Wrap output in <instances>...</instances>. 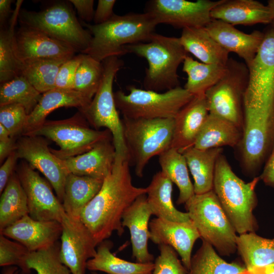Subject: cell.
<instances>
[{"label":"cell","instance_id":"43","mask_svg":"<svg viewBox=\"0 0 274 274\" xmlns=\"http://www.w3.org/2000/svg\"><path fill=\"white\" fill-rule=\"evenodd\" d=\"M27 117L25 109L21 105L13 104L0 106V124L9 131L12 137L22 135Z\"/></svg>","mask_w":274,"mask_h":274},{"label":"cell","instance_id":"37","mask_svg":"<svg viewBox=\"0 0 274 274\" xmlns=\"http://www.w3.org/2000/svg\"><path fill=\"white\" fill-rule=\"evenodd\" d=\"M247 269L237 263H229L222 259L208 242L202 243L192 256L187 274H238Z\"/></svg>","mask_w":274,"mask_h":274},{"label":"cell","instance_id":"27","mask_svg":"<svg viewBox=\"0 0 274 274\" xmlns=\"http://www.w3.org/2000/svg\"><path fill=\"white\" fill-rule=\"evenodd\" d=\"M147 188V200L152 215L157 218L183 222L190 220L187 212L178 210L172 201L173 183L161 172L153 177Z\"/></svg>","mask_w":274,"mask_h":274},{"label":"cell","instance_id":"16","mask_svg":"<svg viewBox=\"0 0 274 274\" xmlns=\"http://www.w3.org/2000/svg\"><path fill=\"white\" fill-rule=\"evenodd\" d=\"M61 223L60 259L72 274H85L87 262L96 255L97 245L80 219L65 213Z\"/></svg>","mask_w":274,"mask_h":274},{"label":"cell","instance_id":"24","mask_svg":"<svg viewBox=\"0 0 274 274\" xmlns=\"http://www.w3.org/2000/svg\"><path fill=\"white\" fill-rule=\"evenodd\" d=\"M211 17L233 26L272 22L268 6L255 0H223L212 9Z\"/></svg>","mask_w":274,"mask_h":274},{"label":"cell","instance_id":"41","mask_svg":"<svg viewBox=\"0 0 274 274\" xmlns=\"http://www.w3.org/2000/svg\"><path fill=\"white\" fill-rule=\"evenodd\" d=\"M60 243L56 242L45 249L31 252L26 259L27 268L38 274H70V269L60 257Z\"/></svg>","mask_w":274,"mask_h":274},{"label":"cell","instance_id":"48","mask_svg":"<svg viewBox=\"0 0 274 274\" xmlns=\"http://www.w3.org/2000/svg\"><path fill=\"white\" fill-rule=\"evenodd\" d=\"M77 11L80 18L84 21L90 22L93 20L94 13L93 0H70Z\"/></svg>","mask_w":274,"mask_h":274},{"label":"cell","instance_id":"8","mask_svg":"<svg viewBox=\"0 0 274 274\" xmlns=\"http://www.w3.org/2000/svg\"><path fill=\"white\" fill-rule=\"evenodd\" d=\"M127 90L128 94L122 90L114 92V98L123 117L131 119L175 118L194 96L180 86L162 93L132 85Z\"/></svg>","mask_w":274,"mask_h":274},{"label":"cell","instance_id":"28","mask_svg":"<svg viewBox=\"0 0 274 274\" xmlns=\"http://www.w3.org/2000/svg\"><path fill=\"white\" fill-rule=\"evenodd\" d=\"M241 128L232 122L209 113L194 143V147L207 150L222 146L234 147L242 140Z\"/></svg>","mask_w":274,"mask_h":274},{"label":"cell","instance_id":"35","mask_svg":"<svg viewBox=\"0 0 274 274\" xmlns=\"http://www.w3.org/2000/svg\"><path fill=\"white\" fill-rule=\"evenodd\" d=\"M183 71L187 75L184 88L193 96L204 94L224 75L226 65L208 64L198 62L187 55Z\"/></svg>","mask_w":274,"mask_h":274},{"label":"cell","instance_id":"25","mask_svg":"<svg viewBox=\"0 0 274 274\" xmlns=\"http://www.w3.org/2000/svg\"><path fill=\"white\" fill-rule=\"evenodd\" d=\"M91 100L75 90L54 88L42 94L32 111L28 115L23 135L41 126L47 116L61 107H76L79 110L87 107Z\"/></svg>","mask_w":274,"mask_h":274},{"label":"cell","instance_id":"7","mask_svg":"<svg viewBox=\"0 0 274 274\" xmlns=\"http://www.w3.org/2000/svg\"><path fill=\"white\" fill-rule=\"evenodd\" d=\"M103 75L99 88L89 105L79 110L87 121L96 129L105 127L112 137L116 157L127 159L122 123L116 106L113 84L123 61L117 56L107 58L102 61Z\"/></svg>","mask_w":274,"mask_h":274},{"label":"cell","instance_id":"34","mask_svg":"<svg viewBox=\"0 0 274 274\" xmlns=\"http://www.w3.org/2000/svg\"><path fill=\"white\" fill-rule=\"evenodd\" d=\"M158 156L161 171L179 190L177 204H185L195 193L184 156L171 147Z\"/></svg>","mask_w":274,"mask_h":274},{"label":"cell","instance_id":"5","mask_svg":"<svg viewBox=\"0 0 274 274\" xmlns=\"http://www.w3.org/2000/svg\"><path fill=\"white\" fill-rule=\"evenodd\" d=\"M129 165L134 166L135 175L141 178L153 157L171 148L175 121L171 119H121Z\"/></svg>","mask_w":274,"mask_h":274},{"label":"cell","instance_id":"50","mask_svg":"<svg viewBox=\"0 0 274 274\" xmlns=\"http://www.w3.org/2000/svg\"><path fill=\"white\" fill-rule=\"evenodd\" d=\"M260 178L267 185L274 187V149L268 159Z\"/></svg>","mask_w":274,"mask_h":274},{"label":"cell","instance_id":"19","mask_svg":"<svg viewBox=\"0 0 274 274\" xmlns=\"http://www.w3.org/2000/svg\"><path fill=\"white\" fill-rule=\"evenodd\" d=\"M62 229L60 222L37 220L28 214L0 231V234L34 252L49 247L58 241Z\"/></svg>","mask_w":274,"mask_h":274},{"label":"cell","instance_id":"13","mask_svg":"<svg viewBox=\"0 0 274 274\" xmlns=\"http://www.w3.org/2000/svg\"><path fill=\"white\" fill-rule=\"evenodd\" d=\"M242 142L243 163L249 169L260 165L274 138V110L244 109Z\"/></svg>","mask_w":274,"mask_h":274},{"label":"cell","instance_id":"20","mask_svg":"<svg viewBox=\"0 0 274 274\" xmlns=\"http://www.w3.org/2000/svg\"><path fill=\"white\" fill-rule=\"evenodd\" d=\"M204 27L228 53L233 52L243 59L248 67L256 57L264 36L259 30L245 33L233 25L217 19H212Z\"/></svg>","mask_w":274,"mask_h":274},{"label":"cell","instance_id":"52","mask_svg":"<svg viewBox=\"0 0 274 274\" xmlns=\"http://www.w3.org/2000/svg\"><path fill=\"white\" fill-rule=\"evenodd\" d=\"M2 274H20L21 269L16 266H5Z\"/></svg>","mask_w":274,"mask_h":274},{"label":"cell","instance_id":"45","mask_svg":"<svg viewBox=\"0 0 274 274\" xmlns=\"http://www.w3.org/2000/svg\"><path fill=\"white\" fill-rule=\"evenodd\" d=\"M83 55V53H81L75 55L61 65L56 77L55 88L74 90L76 71L82 60Z\"/></svg>","mask_w":274,"mask_h":274},{"label":"cell","instance_id":"1","mask_svg":"<svg viewBox=\"0 0 274 274\" xmlns=\"http://www.w3.org/2000/svg\"><path fill=\"white\" fill-rule=\"evenodd\" d=\"M127 159L115 158L111 172L102 186L81 213L80 220L88 229L97 245L108 238L114 231L121 236L124 231L122 216L126 210L147 188L132 183Z\"/></svg>","mask_w":274,"mask_h":274},{"label":"cell","instance_id":"53","mask_svg":"<svg viewBox=\"0 0 274 274\" xmlns=\"http://www.w3.org/2000/svg\"><path fill=\"white\" fill-rule=\"evenodd\" d=\"M11 136L9 131L2 124H0V139H4Z\"/></svg>","mask_w":274,"mask_h":274},{"label":"cell","instance_id":"17","mask_svg":"<svg viewBox=\"0 0 274 274\" xmlns=\"http://www.w3.org/2000/svg\"><path fill=\"white\" fill-rule=\"evenodd\" d=\"M15 50L22 63L48 58L70 59L76 50L68 44L36 29L20 26L15 33Z\"/></svg>","mask_w":274,"mask_h":274},{"label":"cell","instance_id":"54","mask_svg":"<svg viewBox=\"0 0 274 274\" xmlns=\"http://www.w3.org/2000/svg\"><path fill=\"white\" fill-rule=\"evenodd\" d=\"M267 6L269 8L272 15L271 24L274 26V0L268 1Z\"/></svg>","mask_w":274,"mask_h":274},{"label":"cell","instance_id":"36","mask_svg":"<svg viewBox=\"0 0 274 274\" xmlns=\"http://www.w3.org/2000/svg\"><path fill=\"white\" fill-rule=\"evenodd\" d=\"M28 214L27 196L16 173H14L1 193L0 231Z\"/></svg>","mask_w":274,"mask_h":274},{"label":"cell","instance_id":"42","mask_svg":"<svg viewBox=\"0 0 274 274\" xmlns=\"http://www.w3.org/2000/svg\"><path fill=\"white\" fill-rule=\"evenodd\" d=\"M31 252L23 245L0 234V266H18L21 271L30 274L26 259Z\"/></svg>","mask_w":274,"mask_h":274},{"label":"cell","instance_id":"15","mask_svg":"<svg viewBox=\"0 0 274 274\" xmlns=\"http://www.w3.org/2000/svg\"><path fill=\"white\" fill-rule=\"evenodd\" d=\"M16 152L18 158L44 175L62 203L65 180L70 173L61 159L51 152L47 140L41 136L22 135L17 141Z\"/></svg>","mask_w":274,"mask_h":274},{"label":"cell","instance_id":"23","mask_svg":"<svg viewBox=\"0 0 274 274\" xmlns=\"http://www.w3.org/2000/svg\"><path fill=\"white\" fill-rule=\"evenodd\" d=\"M209 111L204 94L194 96L174 118L171 147L182 153L194 146Z\"/></svg>","mask_w":274,"mask_h":274},{"label":"cell","instance_id":"2","mask_svg":"<svg viewBox=\"0 0 274 274\" xmlns=\"http://www.w3.org/2000/svg\"><path fill=\"white\" fill-rule=\"evenodd\" d=\"M82 24L92 35L89 46L82 53L99 62L125 55L127 45L149 41L157 25L153 16L146 12L114 14L101 24Z\"/></svg>","mask_w":274,"mask_h":274},{"label":"cell","instance_id":"30","mask_svg":"<svg viewBox=\"0 0 274 274\" xmlns=\"http://www.w3.org/2000/svg\"><path fill=\"white\" fill-rule=\"evenodd\" d=\"M222 151V148L200 150L192 147L182 153L194 180L195 194L213 189L216 164Z\"/></svg>","mask_w":274,"mask_h":274},{"label":"cell","instance_id":"29","mask_svg":"<svg viewBox=\"0 0 274 274\" xmlns=\"http://www.w3.org/2000/svg\"><path fill=\"white\" fill-rule=\"evenodd\" d=\"M104 180L68 174L65 182L62 204L65 213L80 219L81 212L100 190Z\"/></svg>","mask_w":274,"mask_h":274},{"label":"cell","instance_id":"46","mask_svg":"<svg viewBox=\"0 0 274 274\" xmlns=\"http://www.w3.org/2000/svg\"><path fill=\"white\" fill-rule=\"evenodd\" d=\"M116 3L115 0H99L94 13V24H102L108 21L115 14L113 8Z\"/></svg>","mask_w":274,"mask_h":274},{"label":"cell","instance_id":"10","mask_svg":"<svg viewBox=\"0 0 274 274\" xmlns=\"http://www.w3.org/2000/svg\"><path fill=\"white\" fill-rule=\"evenodd\" d=\"M110 134L107 129L100 131L90 128L79 111L68 119L46 120L39 127L23 135L45 136L54 142L59 149H51V151L63 160L88 151L99 142L110 138Z\"/></svg>","mask_w":274,"mask_h":274},{"label":"cell","instance_id":"38","mask_svg":"<svg viewBox=\"0 0 274 274\" xmlns=\"http://www.w3.org/2000/svg\"><path fill=\"white\" fill-rule=\"evenodd\" d=\"M68 59L48 58L26 61L22 62L21 75L37 91L43 94L55 88V81L59 68Z\"/></svg>","mask_w":274,"mask_h":274},{"label":"cell","instance_id":"31","mask_svg":"<svg viewBox=\"0 0 274 274\" xmlns=\"http://www.w3.org/2000/svg\"><path fill=\"white\" fill-rule=\"evenodd\" d=\"M98 245L96 255L87 262L88 270L108 274H152L154 267L152 262H132L117 257L111 252L112 243L109 241Z\"/></svg>","mask_w":274,"mask_h":274},{"label":"cell","instance_id":"9","mask_svg":"<svg viewBox=\"0 0 274 274\" xmlns=\"http://www.w3.org/2000/svg\"><path fill=\"white\" fill-rule=\"evenodd\" d=\"M18 21L21 26L41 31L81 53L92 39L91 33L83 28L72 7L66 2L55 3L39 12L21 9Z\"/></svg>","mask_w":274,"mask_h":274},{"label":"cell","instance_id":"21","mask_svg":"<svg viewBox=\"0 0 274 274\" xmlns=\"http://www.w3.org/2000/svg\"><path fill=\"white\" fill-rule=\"evenodd\" d=\"M152 215L146 194L139 196L126 210L122 216V226L130 234L132 256L137 262L148 263L154 260L148 248L150 239L149 220Z\"/></svg>","mask_w":274,"mask_h":274},{"label":"cell","instance_id":"58","mask_svg":"<svg viewBox=\"0 0 274 274\" xmlns=\"http://www.w3.org/2000/svg\"><path fill=\"white\" fill-rule=\"evenodd\" d=\"M92 274H98V273H96V272H93Z\"/></svg>","mask_w":274,"mask_h":274},{"label":"cell","instance_id":"40","mask_svg":"<svg viewBox=\"0 0 274 274\" xmlns=\"http://www.w3.org/2000/svg\"><path fill=\"white\" fill-rule=\"evenodd\" d=\"M102 75V62L83 54L76 71L74 90L92 100L100 85Z\"/></svg>","mask_w":274,"mask_h":274},{"label":"cell","instance_id":"33","mask_svg":"<svg viewBox=\"0 0 274 274\" xmlns=\"http://www.w3.org/2000/svg\"><path fill=\"white\" fill-rule=\"evenodd\" d=\"M237 250L247 269L274 264V238H264L254 232L239 234Z\"/></svg>","mask_w":274,"mask_h":274},{"label":"cell","instance_id":"11","mask_svg":"<svg viewBox=\"0 0 274 274\" xmlns=\"http://www.w3.org/2000/svg\"><path fill=\"white\" fill-rule=\"evenodd\" d=\"M223 77L205 93L209 113L224 118L241 128L243 98L248 79L245 63L229 58Z\"/></svg>","mask_w":274,"mask_h":274},{"label":"cell","instance_id":"56","mask_svg":"<svg viewBox=\"0 0 274 274\" xmlns=\"http://www.w3.org/2000/svg\"><path fill=\"white\" fill-rule=\"evenodd\" d=\"M238 274H259L258 271L255 269H247L246 271Z\"/></svg>","mask_w":274,"mask_h":274},{"label":"cell","instance_id":"26","mask_svg":"<svg viewBox=\"0 0 274 274\" xmlns=\"http://www.w3.org/2000/svg\"><path fill=\"white\" fill-rule=\"evenodd\" d=\"M179 39L186 51L201 62L226 65L229 53L213 38L204 27L185 28Z\"/></svg>","mask_w":274,"mask_h":274},{"label":"cell","instance_id":"32","mask_svg":"<svg viewBox=\"0 0 274 274\" xmlns=\"http://www.w3.org/2000/svg\"><path fill=\"white\" fill-rule=\"evenodd\" d=\"M23 1L16 2L9 25L0 31V82L3 84L21 75L22 63L15 50V26Z\"/></svg>","mask_w":274,"mask_h":274},{"label":"cell","instance_id":"55","mask_svg":"<svg viewBox=\"0 0 274 274\" xmlns=\"http://www.w3.org/2000/svg\"><path fill=\"white\" fill-rule=\"evenodd\" d=\"M265 274H274V264L263 267Z\"/></svg>","mask_w":274,"mask_h":274},{"label":"cell","instance_id":"6","mask_svg":"<svg viewBox=\"0 0 274 274\" xmlns=\"http://www.w3.org/2000/svg\"><path fill=\"white\" fill-rule=\"evenodd\" d=\"M185 207L202 240L222 255L230 256L235 252L236 232L213 190L195 194Z\"/></svg>","mask_w":274,"mask_h":274},{"label":"cell","instance_id":"14","mask_svg":"<svg viewBox=\"0 0 274 274\" xmlns=\"http://www.w3.org/2000/svg\"><path fill=\"white\" fill-rule=\"evenodd\" d=\"M16 173L27 196L28 215L37 220L61 223L65 212L49 184L26 161L19 164Z\"/></svg>","mask_w":274,"mask_h":274},{"label":"cell","instance_id":"3","mask_svg":"<svg viewBox=\"0 0 274 274\" xmlns=\"http://www.w3.org/2000/svg\"><path fill=\"white\" fill-rule=\"evenodd\" d=\"M260 179L246 183L233 172L224 156L221 154L217 160L213 190L239 234L254 232L257 228L253 212L257 203L255 189Z\"/></svg>","mask_w":274,"mask_h":274},{"label":"cell","instance_id":"49","mask_svg":"<svg viewBox=\"0 0 274 274\" xmlns=\"http://www.w3.org/2000/svg\"><path fill=\"white\" fill-rule=\"evenodd\" d=\"M17 148V141L15 137L0 139V162H4L9 156L15 152Z\"/></svg>","mask_w":274,"mask_h":274},{"label":"cell","instance_id":"39","mask_svg":"<svg viewBox=\"0 0 274 274\" xmlns=\"http://www.w3.org/2000/svg\"><path fill=\"white\" fill-rule=\"evenodd\" d=\"M42 94L21 75L1 84L0 106L18 104L25 109L28 115L39 102Z\"/></svg>","mask_w":274,"mask_h":274},{"label":"cell","instance_id":"44","mask_svg":"<svg viewBox=\"0 0 274 274\" xmlns=\"http://www.w3.org/2000/svg\"><path fill=\"white\" fill-rule=\"evenodd\" d=\"M159 256L155 260L152 274H187L188 270L170 246L159 245Z\"/></svg>","mask_w":274,"mask_h":274},{"label":"cell","instance_id":"57","mask_svg":"<svg viewBox=\"0 0 274 274\" xmlns=\"http://www.w3.org/2000/svg\"><path fill=\"white\" fill-rule=\"evenodd\" d=\"M20 274H27V273L23 271H21Z\"/></svg>","mask_w":274,"mask_h":274},{"label":"cell","instance_id":"12","mask_svg":"<svg viewBox=\"0 0 274 274\" xmlns=\"http://www.w3.org/2000/svg\"><path fill=\"white\" fill-rule=\"evenodd\" d=\"M223 0H152L147 3L145 12L153 16L156 23L174 27H205L212 19L211 12Z\"/></svg>","mask_w":274,"mask_h":274},{"label":"cell","instance_id":"18","mask_svg":"<svg viewBox=\"0 0 274 274\" xmlns=\"http://www.w3.org/2000/svg\"><path fill=\"white\" fill-rule=\"evenodd\" d=\"M150 239L154 244L168 245L180 256L181 261L188 270L191 253L196 241L200 237L193 222H174L156 218L149 223Z\"/></svg>","mask_w":274,"mask_h":274},{"label":"cell","instance_id":"4","mask_svg":"<svg viewBox=\"0 0 274 274\" xmlns=\"http://www.w3.org/2000/svg\"><path fill=\"white\" fill-rule=\"evenodd\" d=\"M124 52L147 60L148 66L143 81L145 90L160 92L180 86L178 69L188 53L179 38L154 33L149 41L127 45Z\"/></svg>","mask_w":274,"mask_h":274},{"label":"cell","instance_id":"47","mask_svg":"<svg viewBox=\"0 0 274 274\" xmlns=\"http://www.w3.org/2000/svg\"><path fill=\"white\" fill-rule=\"evenodd\" d=\"M18 159L16 151L9 156L0 167V193L3 192L8 182L14 173V169Z\"/></svg>","mask_w":274,"mask_h":274},{"label":"cell","instance_id":"22","mask_svg":"<svg viewBox=\"0 0 274 274\" xmlns=\"http://www.w3.org/2000/svg\"><path fill=\"white\" fill-rule=\"evenodd\" d=\"M115 158V149L110 137L83 154L61 161L68 173L104 180L111 172Z\"/></svg>","mask_w":274,"mask_h":274},{"label":"cell","instance_id":"51","mask_svg":"<svg viewBox=\"0 0 274 274\" xmlns=\"http://www.w3.org/2000/svg\"><path fill=\"white\" fill-rule=\"evenodd\" d=\"M12 2L13 1L11 0L0 1V24L1 28L4 27V26L6 23V21L12 12L11 4Z\"/></svg>","mask_w":274,"mask_h":274}]
</instances>
